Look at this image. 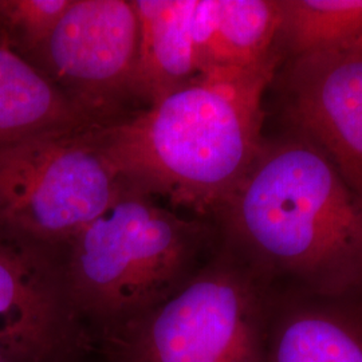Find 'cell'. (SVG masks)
<instances>
[{
  "label": "cell",
  "mask_w": 362,
  "mask_h": 362,
  "mask_svg": "<svg viewBox=\"0 0 362 362\" xmlns=\"http://www.w3.org/2000/svg\"><path fill=\"white\" fill-rule=\"evenodd\" d=\"M137 47L133 0H71L28 61L89 125L107 127L140 110Z\"/></svg>",
  "instance_id": "6"
},
{
  "label": "cell",
  "mask_w": 362,
  "mask_h": 362,
  "mask_svg": "<svg viewBox=\"0 0 362 362\" xmlns=\"http://www.w3.org/2000/svg\"><path fill=\"white\" fill-rule=\"evenodd\" d=\"M281 65L275 58L211 70L101 127L121 179L176 211L214 219L263 145V100Z\"/></svg>",
  "instance_id": "2"
},
{
  "label": "cell",
  "mask_w": 362,
  "mask_h": 362,
  "mask_svg": "<svg viewBox=\"0 0 362 362\" xmlns=\"http://www.w3.org/2000/svg\"><path fill=\"white\" fill-rule=\"evenodd\" d=\"M91 346L59 255L0 233V354L15 362H79Z\"/></svg>",
  "instance_id": "7"
},
{
  "label": "cell",
  "mask_w": 362,
  "mask_h": 362,
  "mask_svg": "<svg viewBox=\"0 0 362 362\" xmlns=\"http://www.w3.org/2000/svg\"><path fill=\"white\" fill-rule=\"evenodd\" d=\"M0 362H15L11 360V358H8V357H6V356H3V354H0Z\"/></svg>",
  "instance_id": "15"
},
{
  "label": "cell",
  "mask_w": 362,
  "mask_h": 362,
  "mask_svg": "<svg viewBox=\"0 0 362 362\" xmlns=\"http://www.w3.org/2000/svg\"><path fill=\"white\" fill-rule=\"evenodd\" d=\"M279 8L276 47L284 62L362 47V0H279Z\"/></svg>",
  "instance_id": "13"
},
{
  "label": "cell",
  "mask_w": 362,
  "mask_h": 362,
  "mask_svg": "<svg viewBox=\"0 0 362 362\" xmlns=\"http://www.w3.org/2000/svg\"><path fill=\"white\" fill-rule=\"evenodd\" d=\"M279 23V0H197L194 43L200 74L282 59L276 47Z\"/></svg>",
  "instance_id": "11"
},
{
  "label": "cell",
  "mask_w": 362,
  "mask_h": 362,
  "mask_svg": "<svg viewBox=\"0 0 362 362\" xmlns=\"http://www.w3.org/2000/svg\"><path fill=\"white\" fill-rule=\"evenodd\" d=\"M358 303H360V308H361L362 310V298H360V299H358Z\"/></svg>",
  "instance_id": "16"
},
{
  "label": "cell",
  "mask_w": 362,
  "mask_h": 362,
  "mask_svg": "<svg viewBox=\"0 0 362 362\" xmlns=\"http://www.w3.org/2000/svg\"><path fill=\"white\" fill-rule=\"evenodd\" d=\"M101 127L47 130L0 148V233L57 252L124 188Z\"/></svg>",
  "instance_id": "5"
},
{
  "label": "cell",
  "mask_w": 362,
  "mask_h": 362,
  "mask_svg": "<svg viewBox=\"0 0 362 362\" xmlns=\"http://www.w3.org/2000/svg\"><path fill=\"white\" fill-rule=\"evenodd\" d=\"M212 221L272 288L362 298V196L297 130L264 137Z\"/></svg>",
  "instance_id": "1"
},
{
  "label": "cell",
  "mask_w": 362,
  "mask_h": 362,
  "mask_svg": "<svg viewBox=\"0 0 362 362\" xmlns=\"http://www.w3.org/2000/svg\"><path fill=\"white\" fill-rule=\"evenodd\" d=\"M272 85L288 128L318 146L362 196V47L285 61Z\"/></svg>",
  "instance_id": "8"
},
{
  "label": "cell",
  "mask_w": 362,
  "mask_h": 362,
  "mask_svg": "<svg viewBox=\"0 0 362 362\" xmlns=\"http://www.w3.org/2000/svg\"><path fill=\"white\" fill-rule=\"evenodd\" d=\"M71 0H0V34L27 61L65 13Z\"/></svg>",
  "instance_id": "14"
},
{
  "label": "cell",
  "mask_w": 362,
  "mask_h": 362,
  "mask_svg": "<svg viewBox=\"0 0 362 362\" xmlns=\"http://www.w3.org/2000/svg\"><path fill=\"white\" fill-rule=\"evenodd\" d=\"M197 0H133L139 19L134 95L140 109L200 76L194 11Z\"/></svg>",
  "instance_id": "10"
},
{
  "label": "cell",
  "mask_w": 362,
  "mask_h": 362,
  "mask_svg": "<svg viewBox=\"0 0 362 362\" xmlns=\"http://www.w3.org/2000/svg\"><path fill=\"white\" fill-rule=\"evenodd\" d=\"M267 362H362L358 299H327L274 288Z\"/></svg>",
  "instance_id": "9"
},
{
  "label": "cell",
  "mask_w": 362,
  "mask_h": 362,
  "mask_svg": "<svg viewBox=\"0 0 362 362\" xmlns=\"http://www.w3.org/2000/svg\"><path fill=\"white\" fill-rule=\"evenodd\" d=\"M272 293L220 242L175 296L94 344L110 362H267Z\"/></svg>",
  "instance_id": "4"
},
{
  "label": "cell",
  "mask_w": 362,
  "mask_h": 362,
  "mask_svg": "<svg viewBox=\"0 0 362 362\" xmlns=\"http://www.w3.org/2000/svg\"><path fill=\"white\" fill-rule=\"evenodd\" d=\"M74 125L89 124L0 34V148Z\"/></svg>",
  "instance_id": "12"
},
{
  "label": "cell",
  "mask_w": 362,
  "mask_h": 362,
  "mask_svg": "<svg viewBox=\"0 0 362 362\" xmlns=\"http://www.w3.org/2000/svg\"><path fill=\"white\" fill-rule=\"evenodd\" d=\"M219 243L212 220L182 215L125 182L59 251L67 294L93 344L175 296Z\"/></svg>",
  "instance_id": "3"
}]
</instances>
